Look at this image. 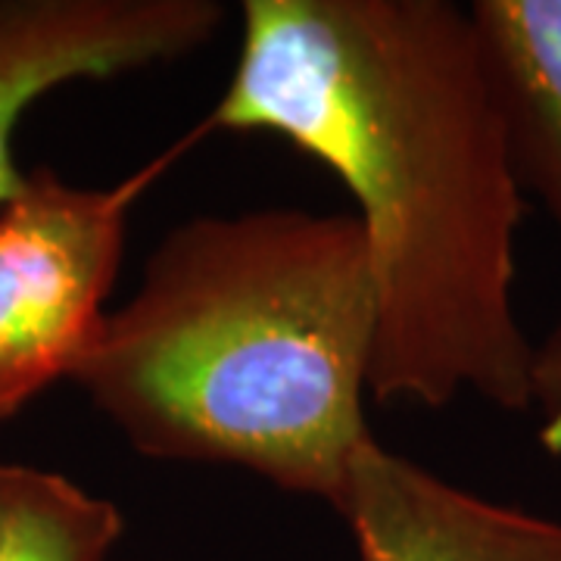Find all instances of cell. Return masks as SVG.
Here are the masks:
<instances>
[{
	"label": "cell",
	"instance_id": "6da1fadb",
	"mask_svg": "<svg viewBox=\"0 0 561 561\" xmlns=\"http://www.w3.org/2000/svg\"><path fill=\"white\" fill-rule=\"evenodd\" d=\"M206 131H272L346 184L368 243L371 400L534 405L515 309L522 181L468 7L247 0Z\"/></svg>",
	"mask_w": 561,
	"mask_h": 561
},
{
	"label": "cell",
	"instance_id": "7a4b0ae2",
	"mask_svg": "<svg viewBox=\"0 0 561 561\" xmlns=\"http://www.w3.org/2000/svg\"><path fill=\"white\" fill-rule=\"evenodd\" d=\"M378 300L353 213L201 216L106 312L72 381L140 456L337 500L371 440Z\"/></svg>",
	"mask_w": 561,
	"mask_h": 561
},
{
	"label": "cell",
	"instance_id": "3957f363",
	"mask_svg": "<svg viewBox=\"0 0 561 561\" xmlns=\"http://www.w3.org/2000/svg\"><path fill=\"white\" fill-rule=\"evenodd\" d=\"M203 135L201 125L110 187L69 184L47 165L28 169L0 206V421L76 378L106 319L135 203Z\"/></svg>",
	"mask_w": 561,
	"mask_h": 561
},
{
	"label": "cell",
	"instance_id": "277c9868",
	"mask_svg": "<svg viewBox=\"0 0 561 561\" xmlns=\"http://www.w3.org/2000/svg\"><path fill=\"white\" fill-rule=\"evenodd\" d=\"M221 20L216 0H0V206L28 175L13 140L41 98L181 60Z\"/></svg>",
	"mask_w": 561,
	"mask_h": 561
},
{
	"label": "cell",
	"instance_id": "5b68a950",
	"mask_svg": "<svg viewBox=\"0 0 561 561\" xmlns=\"http://www.w3.org/2000/svg\"><path fill=\"white\" fill-rule=\"evenodd\" d=\"M331 508L359 561H561V522L486 500L419 461L362 443Z\"/></svg>",
	"mask_w": 561,
	"mask_h": 561
},
{
	"label": "cell",
	"instance_id": "8992f818",
	"mask_svg": "<svg viewBox=\"0 0 561 561\" xmlns=\"http://www.w3.org/2000/svg\"><path fill=\"white\" fill-rule=\"evenodd\" d=\"M524 194L561 228V0L468 7Z\"/></svg>",
	"mask_w": 561,
	"mask_h": 561
},
{
	"label": "cell",
	"instance_id": "52a82bcc",
	"mask_svg": "<svg viewBox=\"0 0 561 561\" xmlns=\"http://www.w3.org/2000/svg\"><path fill=\"white\" fill-rule=\"evenodd\" d=\"M122 512L62 474L0 461V561H106Z\"/></svg>",
	"mask_w": 561,
	"mask_h": 561
},
{
	"label": "cell",
	"instance_id": "ba28073f",
	"mask_svg": "<svg viewBox=\"0 0 561 561\" xmlns=\"http://www.w3.org/2000/svg\"><path fill=\"white\" fill-rule=\"evenodd\" d=\"M542 449L561 456V319L534 353V405Z\"/></svg>",
	"mask_w": 561,
	"mask_h": 561
}]
</instances>
